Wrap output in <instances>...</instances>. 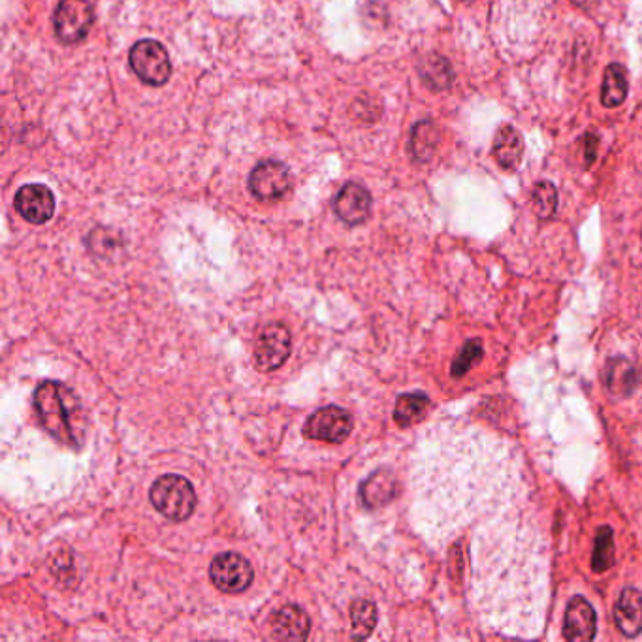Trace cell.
<instances>
[{"instance_id":"obj_2","label":"cell","mask_w":642,"mask_h":642,"mask_svg":"<svg viewBox=\"0 0 642 642\" xmlns=\"http://www.w3.org/2000/svg\"><path fill=\"white\" fill-rule=\"evenodd\" d=\"M149 499L153 507L172 522H183L191 518L196 509L193 484L181 475L159 477L149 490Z\"/></svg>"},{"instance_id":"obj_26","label":"cell","mask_w":642,"mask_h":642,"mask_svg":"<svg viewBox=\"0 0 642 642\" xmlns=\"http://www.w3.org/2000/svg\"><path fill=\"white\" fill-rule=\"evenodd\" d=\"M577 6H580V8H588L594 0H573Z\"/></svg>"},{"instance_id":"obj_6","label":"cell","mask_w":642,"mask_h":642,"mask_svg":"<svg viewBox=\"0 0 642 642\" xmlns=\"http://www.w3.org/2000/svg\"><path fill=\"white\" fill-rule=\"evenodd\" d=\"M292 353V334L283 322H272L258 334L255 345V366L270 373L279 370Z\"/></svg>"},{"instance_id":"obj_25","label":"cell","mask_w":642,"mask_h":642,"mask_svg":"<svg viewBox=\"0 0 642 642\" xmlns=\"http://www.w3.org/2000/svg\"><path fill=\"white\" fill-rule=\"evenodd\" d=\"M597 144H599V140L594 134H586L584 136V153H586V164L588 166L594 162L595 155H597Z\"/></svg>"},{"instance_id":"obj_13","label":"cell","mask_w":642,"mask_h":642,"mask_svg":"<svg viewBox=\"0 0 642 642\" xmlns=\"http://www.w3.org/2000/svg\"><path fill=\"white\" fill-rule=\"evenodd\" d=\"M641 381L637 368L626 358H612L605 368V386L614 400L629 398Z\"/></svg>"},{"instance_id":"obj_19","label":"cell","mask_w":642,"mask_h":642,"mask_svg":"<svg viewBox=\"0 0 642 642\" xmlns=\"http://www.w3.org/2000/svg\"><path fill=\"white\" fill-rule=\"evenodd\" d=\"M627 97L626 68L618 63L607 66L603 87H601V102L605 108H618L624 104Z\"/></svg>"},{"instance_id":"obj_4","label":"cell","mask_w":642,"mask_h":642,"mask_svg":"<svg viewBox=\"0 0 642 642\" xmlns=\"http://www.w3.org/2000/svg\"><path fill=\"white\" fill-rule=\"evenodd\" d=\"M95 14L89 0H61L55 10V34L63 44H78L93 27Z\"/></svg>"},{"instance_id":"obj_15","label":"cell","mask_w":642,"mask_h":642,"mask_svg":"<svg viewBox=\"0 0 642 642\" xmlns=\"http://www.w3.org/2000/svg\"><path fill=\"white\" fill-rule=\"evenodd\" d=\"M398 494V481L388 471L373 473L368 481L360 486V498L366 507L375 509L390 503Z\"/></svg>"},{"instance_id":"obj_23","label":"cell","mask_w":642,"mask_h":642,"mask_svg":"<svg viewBox=\"0 0 642 642\" xmlns=\"http://www.w3.org/2000/svg\"><path fill=\"white\" fill-rule=\"evenodd\" d=\"M558 208V191L552 183L541 181L533 189V209L539 219H550Z\"/></svg>"},{"instance_id":"obj_18","label":"cell","mask_w":642,"mask_h":642,"mask_svg":"<svg viewBox=\"0 0 642 642\" xmlns=\"http://www.w3.org/2000/svg\"><path fill=\"white\" fill-rule=\"evenodd\" d=\"M441 140V132L434 121H420L411 132V155L417 162H428L434 157Z\"/></svg>"},{"instance_id":"obj_27","label":"cell","mask_w":642,"mask_h":642,"mask_svg":"<svg viewBox=\"0 0 642 642\" xmlns=\"http://www.w3.org/2000/svg\"><path fill=\"white\" fill-rule=\"evenodd\" d=\"M462 2H473V0H462Z\"/></svg>"},{"instance_id":"obj_17","label":"cell","mask_w":642,"mask_h":642,"mask_svg":"<svg viewBox=\"0 0 642 642\" xmlns=\"http://www.w3.org/2000/svg\"><path fill=\"white\" fill-rule=\"evenodd\" d=\"M420 78L424 81V85L432 91H447L452 81H454V70L450 66L449 59L432 53L428 55L422 63H420Z\"/></svg>"},{"instance_id":"obj_11","label":"cell","mask_w":642,"mask_h":642,"mask_svg":"<svg viewBox=\"0 0 642 642\" xmlns=\"http://www.w3.org/2000/svg\"><path fill=\"white\" fill-rule=\"evenodd\" d=\"M597 616L590 601L584 597H573L563 618V637L571 642H590L595 639Z\"/></svg>"},{"instance_id":"obj_24","label":"cell","mask_w":642,"mask_h":642,"mask_svg":"<svg viewBox=\"0 0 642 642\" xmlns=\"http://www.w3.org/2000/svg\"><path fill=\"white\" fill-rule=\"evenodd\" d=\"M482 354V343L481 339H469L466 341V345L462 347L460 354L456 356V360L452 362V377H464L467 371L471 370L475 364L481 362Z\"/></svg>"},{"instance_id":"obj_21","label":"cell","mask_w":642,"mask_h":642,"mask_svg":"<svg viewBox=\"0 0 642 642\" xmlns=\"http://www.w3.org/2000/svg\"><path fill=\"white\" fill-rule=\"evenodd\" d=\"M353 639H368L377 626V607L368 599H358L351 605Z\"/></svg>"},{"instance_id":"obj_22","label":"cell","mask_w":642,"mask_h":642,"mask_svg":"<svg viewBox=\"0 0 642 642\" xmlns=\"http://www.w3.org/2000/svg\"><path fill=\"white\" fill-rule=\"evenodd\" d=\"M614 533L609 526H601L595 533L594 556L592 569L595 573H607L614 565Z\"/></svg>"},{"instance_id":"obj_8","label":"cell","mask_w":642,"mask_h":642,"mask_svg":"<svg viewBox=\"0 0 642 642\" xmlns=\"http://www.w3.org/2000/svg\"><path fill=\"white\" fill-rule=\"evenodd\" d=\"M290 189L289 168L283 162H258L249 176V191L260 202L281 200Z\"/></svg>"},{"instance_id":"obj_1","label":"cell","mask_w":642,"mask_h":642,"mask_svg":"<svg viewBox=\"0 0 642 642\" xmlns=\"http://www.w3.org/2000/svg\"><path fill=\"white\" fill-rule=\"evenodd\" d=\"M34 411L53 439L80 449L85 441L87 420L78 396L68 386L44 381L34 392Z\"/></svg>"},{"instance_id":"obj_3","label":"cell","mask_w":642,"mask_h":642,"mask_svg":"<svg viewBox=\"0 0 642 642\" xmlns=\"http://www.w3.org/2000/svg\"><path fill=\"white\" fill-rule=\"evenodd\" d=\"M132 72L147 85L161 87L172 76L170 55L161 42L157 40H140L129 53Z\"/></svg>"},{"instance_id":"obj_12","label":"cell","mask_w":642,"mask_h":642,"mask_svg":"<svg viewBox=\"0 0 642 642\" xmlns=\"http://www.w3.org/2000/svg\"><path fill=\"white\" fill-rule=\"evenodd\" d=\"M270 626L277 641H305L311 631V620L304 609L287 605L273 614Z\"/></svg>"},{"instance_id":"obj_7","label":"cell","mask_w":642,"mask_h":642,"mask_svg":"<svg viewBox=\"0 0 642 642\" xmlns=\"http://www.w3.org/2000/svg\"><path fill=\"white\" fill-rule=\"evenodd\" d=\"M353 432V415L338 405H328L307 418L304 435L313 441L339 445Z\"/></svg>"},{"instance_id":"obj_14","label":"cell","mask_w":642,"mask_h":642,"mask_svg":"<svg viewBox=\"0 0 642 642\" xmlns=\"http://www.w3.org/2000/svg\"><path fill=\"white\" fill-rule=\"evenodd\" d=\"M614 622L622 635L629 639L639 637L642 631V594L635 588H626L614 607Z\"/></svg>"},{"instance_id":"obj_5","label":"cell","mask_w":642,"mask_h":642,"mask_svg":"<svg viewBox=\"0 0 642 642\" xmlns=\"http://www.w3.org/2000/svg\"><path fill=\"white\" fill-rule=\"evenodd\" d=\"M209 578L217 590L225 594H241L251 586L255 571L245 556L238 552H225L209 565Z\"/></svg>"},{"instance_id":"obj_20","label":"cell","mask_w":642,"mask_h":642,"mask_svg":"<svg viewBox=\"0 0 642 642\" xmlns=\"http://www.w3.org/2000/svg\"><path fill=\"white\" fill-rule=\"evenodd\" d=\"M428 407H430V398L424 392L402 394L394 407V420L403 428L413 426L415 422L426 415Z\"/></svg>"},{"instance_id":"obj_16","label":"cell","mask_w":642,"mask_h":642,"mask_svg":"<svg viewBox=\"0 0 642 642\" xmlns=\"http://www.w3.org/2000/svg\"><path fill=\"white\" fill-rule=\"evenodd\" d=\"M522 153H524L522 134L511 125L501 127L494 140V157L499 166L505 170H514L522 161Z\"/></svg>"},{"instance_id":"obj_9","label":"cell","mask_w":642,"mask_h":642,"mask_svg":"<svg viewBox=\"0 0 642 642\" xmlns=\"http://www.w3.org/2000/svg\"><path fill=\"white\" fill-rule=\"evenodd\" d=\"M16 211L33 225H44L55 213V196L51 189L40 183L23 185L14 198Z\"/></svg>"},{"instance_id":"obj_10","label":"cell","mask_w":642,"mask_h":642,"mask_svg":"<svg viewBox=\"0 0 642 642\" xmlns=\"http://www.w3.org/2000/svg\"><path fill=\"white\" fill-rule=\"evenodd\" d=\"M334 211L339 219L349 226L366 223L371 215V194L360 183H347L334 198Z\"/></svg>"}]
</instances>
